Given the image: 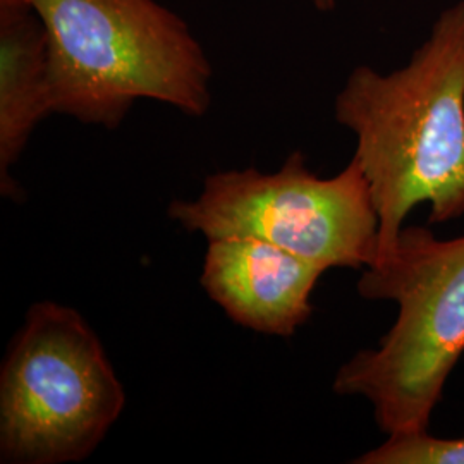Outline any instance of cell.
<instances>
[{
  "mask_svg": "<svg viewBox=\"0 0 464 464\" xmlns=\"http://www.w3.org/2000/svg\"><path fill=\"white\" fill-rule=\"evenodd\" d=\"M358 293L394 301L398 318L375 348L337 370L334 392L365 398L385 435L429 430L464 353V236L404 226L394 249L366 266Z\"/></svg>",
  "mask_w": 464,
  "mask_h": 464,
  "instance_id": "cell-3",
  "label": "cell"
},
{
  "mask_svg": "<svg viewBox=\"0 0 464 464\" xmlns=\"http://www.w3.org/2000/svg\"><path fill=\"white\" fill-rule=\"evenodd\" d=\"M354 464H464V435L433 437L425 431L392 433L387 440L353 459Z\"/></svg>",
  "mask_w": 464,
  "mask_h": 464,
  "instance_id": "cell-8",
  "label": "cell"
},
{
  "mask_svg": "<svg viewBox=\"0 0 464 464\" xmlns=\"http://www.w3.org/2000/svg\"><path fill=\"white\" fill-rule=\"evenodd\" d=\"M44 23L53 114L117 128L149 99L203 116L212 66L181 17L157 0H19Z\"/></svg>",
  "mask_w": 464,
  "mask_h": 464,
  "instance_id": "cell-2",
  "label": "cell"
},
{
  "mask_svg": "<svg viewBox=\"0 0 464 464\" xmlns=\"http://www.w3.org/2000/svg\"><path fill=\"white\" fill-rule=\"evenodd\" d=\"M334 114L356 136L353 157L379 216L375 262L394 249L418 203L430 205L429 224L463 217L464 0L439 14L406 66L353 69Z\"/></svg>",
  "mask_w": 464,
  "mask_h": 464,
  "instance_id": "cell-1",
  "label": "cell"
},
{
  "mask_svg": "<svg viewBox=\"0 0 464 464\" xmlns=\"http://www.w3.org/2000/svg\"><path fill=\"white\" fill-rule=\"evenodd\" d=\"M9 2H19V0H0V4H9Z\"/></svg>",
  "mask_w": 464,
  "mask_h": 464,
  "instance_id": "cell-10",
  "label": "cell"
},
{
  "mask_svg": "<svg viewBox=\"0 0 464 464\" xmlns=\"http://www.w3.org/2000/svg\"><path fill=\"white\" fill-rule=\"evenodd\" d=\"M124 406V385L82 314L32 304L0 368V461L80 463Z\"/></svg>",
  "mask_w": 464,
  "mask_h": 464,
  "instance_id": "cell-4",
  "label": "cell"
},
{
  "mask_svg": "<svg viewBox=\"0 0 464 464\" xmlns=\"http://www.w3.org/2000/svg\"><path fill=\"white\" fill-rule=\"evenodd\" d=\"M325 270L256 237L208 239L199 284L234 324L291 337L312 315V295Z\"/></svg>",
  "mask_w": 464,
  "mask_h": 464,
  "instance_id": "cell-6",
  "label": "cell"
},
{
  "mask_svg": "<svg viewBox=\"0 0 464 464\" xmlns=\"http://www.w3.org/2000/svg\"><path fill=\"white\" fill-rule=\"evenodd\" d=\"M169 217L208 239L256 237L329 268L370 266L379 251V216L358 160L318 178L301 151L276 172L255 167L210 174L198 197L174 199Z\"/></svg>",
  "mask_w": 464,
  "mask_h": 464,
  "instance_id": "cell-5",
  "label": "cell"
},
{
  "mask_svg": "<svg viewBox=\"0 0 464 464\" xmlns=\"http://www.w3.org/2000/svg\"><path fill=\"white\" fill-rule=\"evenodd\" d=\"M312 2H314L316 9H320V11H331L335 5V0H312Z\"/></svg>",
  "mask_w": 464,
  "mask_h": 464,
  "instance_id": "cell-9",
  "label": "cell"
},
{
  "mask_svg": "<svg viewBox=\"0 0 464 464\" xmlns=\"http://www.w3.org/2000/svg\"><path fill=\"white\" fill-rule=\"evenodd\" d=\"M53 114L44 23L26 2L0 4V193L21 198L11 176L34 128Z\"/></svg>",
  "mask_w": 464,
  "mask_h": 464,
  "instance_id": "cell-7",
  "label": "cell"
}]
</instances>
